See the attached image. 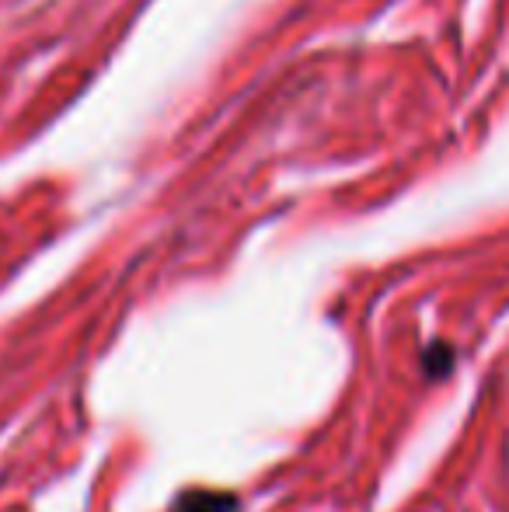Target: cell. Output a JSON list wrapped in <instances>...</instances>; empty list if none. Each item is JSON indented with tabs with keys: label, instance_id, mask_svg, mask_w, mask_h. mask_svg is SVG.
Listing matches in <instances>:
<instances>
[{
	"label": "cell",
	"instance_id": "6da1fadb",
	"mask_svg": "<svg viewBox=\"0 0 509 512\" xmlns=\"http://www.w3.org/2000/svg\"><path fill=\"white\" fill-rule=\"evenodd\" d=\"M171 512H238V495L213 492V488H189L178 495Z\"/></svg>",
	"mask_w": 509,
	"mask_h": 512
},
{
	"label": "cell",
	"instance_id": "7a4b0ae2",
	"mask_svg": "<svg viewBox=\"0 0 509 512\" xmlns=\"http://www.w3.org/2000/svg\"><path fill=\"white\" fill-rule=\"evenodd\" d=\"M422 366H426V377H447L450 366H454V349L450 345H429Z\"/></svg>",
	"mask_w": 509,
	"mask_h": 512
}]
</instances>
